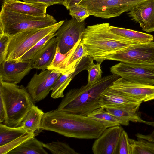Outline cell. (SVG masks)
Masks as SVG:
<instances>
[{"mask_svg": "<svg viewBox=\"0 0 154 154\" xmlns=\"http://www.w3.org/2000/svg\"><path fill=\"white\" fill-rule=\"evenodd\" d=\"M41 129L68 137L91 139L98 138L106 128L101 123L88 116L56 109L44 113Z\"/></svg>", "mask_w": 154, "mask_h": 154, "instance_id": "cell-1", "label": "cell"}, {"mask_svg": "<svg viewBox=\"0 0 154 154\" xmlns=\"http://www.w3.org/2000/svg\"><path fill=\"white\" fill-rule=\"evenodd\" d=\"M110 26L108 23L88 26L82 33L81 41L88 55L97 63H101L110 56L137 44L113 32Z\"/></svg>", "mask_w": 154, "mask_h": 154, "instance_id": "cell-2", "label": "cell"}, {"mask_svg": "<svg viewBox=\"0 0 154 154\" xmlns=\"http://www.w3.org/2000/svg\"><path fill=\"white\" fill-rule=\"evenodd\" d=\"M116 74L106 76L94 83L69 90L63 97L57 110L87 116L100 106L99 101L102 93L119 78Z\"/></svg>", "mask_w": 154, "mask_h": 154, "instance_id": "cell-3", "label": "cell"}, {"mask_svg": "<svg viewBox=\"0 0 154 154\" xmlns=\"http://www.w3.org/2000/svg\"><path fill=\"white\" fill-rule=\"evenodd\" d=\"M0 99L6 113L4 124L13 127L21 126L27 113L35 103L23 85L1 80Z\"/></svg>", "mask_w": 154, "mask_h": 154, "instance_id": "cell-4", "label": "cell"}, {"mask_svg": "<svg viewBox=\"0 0 154 154\" xmlns=\"http://www.w3.org/2000/svg\"><path fill=\"white\" fill-rule=\"evenodd\" d=\"M50 15L43 16L27 15L14 12L2 6L0 13V35L10 37L23 31L47 26L57 23Z\"/></svg>", "mask_w": 154, "mask_h": 154, "instance_id": "cell-5", "label": "cell"}, {"mask_svg": "<svg viewBox=\"0 0 154 154\" xmlns=\"http://www.w3.org/2000/svg\"><path fill=\"white\" fill-rule=\"evenodd\" d=\"M64 21L61 20L47 26L28 29L11 37L5 61H17L42 38L57 32Z\"/></svg>", "mask_w": 154, "mask_h": 154, "instance_id": "cell-6", "label": "cell"}, {"mask_svg": "<svg viewBox=\"0 0 154 154\" xmlns=\"http://www.w3.org/2000/svg\"><path fill=\"white\" fill-rule=\"evenodd\" d=\"M133 64L154 65V42L130 46L106 59Z\"/></svg>", "mask_w": 154, "mask_h": 154, "instance_id": "cell-7", "label": "cell"}, {"mask_svg": "<svg viewBox=\"0 0 154 154\" xmlns=\"http://www.w3.org/2000/svg\"><path fill=\"white\" fill-rule=\"evenodd\" d=\"M112 74L131 82L154 85V65H137L120 62L110 68Z\"/></svg>", "mask_w": 154, "mask_h": 154, "instance_id": "cell-8", "label": "cell"}, {"mask_svg": "<svg viewBox=\"0 0 154 154\" xmlns=\"http://www.w3.org/2000/svg\"><path fill=\"white\" fill-rule=\"evenodd\" d=\"M62 75L58 70L47 69L33 75L26 88L35 103L48 96L55 82Z\"/></svg>", "mask_w": 154, "mask_h": 154, "instance_id": "cell-9", "label": "cell"}, {"mask_svg": "<svg viewBox=\"0 0 154 154\" xmlns=\"http://www.w3.org/2000/svg\"><path fill=\"white\" fill-rule=\"evenodd\" d=\"M85 26V21L79 23L73 18L64 20L56 32L55 36L57 40V47L61 53L67 52L81 38Z\"/></svg>", "mask_w": 154, "mask_h": 154, "instance_id": "cell-10", "label": "cell"}, {"mask_svg": "<svg viewBox=\"0 0 154 154\" xmlns=\"http://www.w3.org/2000/svg\"><path fill=\"white\" fill-rule=\"evenodd\" d=\"M146 0H107L85 7L91 15L104 19L120 16Z\"/></svg>", "mask_w": 154, "mask_h": 154, "instance_id": "cell-11", "label": "cell"}, {"mask_svg": "<svg viewBox=\"0 0 154 154\" xmlns=\"http://www.w3.org/2000/svg\"><path fill=\"white\" fill-rule=\"evenodd\" d=\"M130 97L146 102L154 99V85L130 82L120 77L109 87Z\"/></svg>", "mask_w": 154, "mask_h": 154, "instance_id": "cell-12", "label": "cell"}, {"mask_svg": "<svg viewBox=\"0 0 154 154\" xmlns=\"http://www.w3.org/2000/svg\"><path fill=\"white\" fill-rule=\"evenodd\" d=\"M33 68V61H4L0 63V80L17 84Z\"/></svg>", "mask_w": 154, "mask_h": 154, "instance_id": "cell-13", "label": "cell"}, {"mask_svg": "<svg viewBox=\"0 0 154 154\" xmlns=\"http://www.w3.org/2000/svg\"><path fill=\"white\" fill-rule=\"evenodd\" d=\"M123 129L120 125L106 129L93 143V153L94 154H116L118 142Z\"/></svg>", "mask_w": 154, "mask_h": 154, "instance_id": "cell-14", "label": "cell"}, {"mask_svg": "<svg viewBox=\"0 0 154 154\" xmlns=\"http://www.w3.org/2000/svg\"><path fill=\"white\" fill-rule=\"evenodd\" d=\"M128 12L127 14L140 24L143 31L154 32V0H146Z\"/></svg>", "mask_w": 154, "mask_h": 154, "instance_id": "cell-15", "label": "cell"}, {"mask_svg": "<svg viewBox=\"0 0 154 154\" xmlns=\"http://www.w3.org/2000/svg\"><path fill=\"white\" fill-rule=\"evenodd\" d=\"M143 101L125 95L110 87L101 94L99 103L105 109L133 106L140 105Z\"/></svg>", "mask_w": 154, "mask_h": 154, "instance_id": "cell-16", "label": "cell"}, {"mask_svg": "<svg viewBox=\"0 0 154 154\" xmlns=\"http://www.w3.org/2000/svg\"><path fill=\"white\" fill-rule=\"evenodd\" d=\"M2 6L11 11L36 16H43L46 14L48 5L42 3L29 2L19 0H4Z\"/></svg>", "mask_w": 154, "mask_h": 154, "instance_id": "cell-17", "label": "cell"}, {"mask_svg": "<svg viewBox=\"0 0 154 154\" xmlns=\"http://www.w3.org/2000/svg\"><path fill=\"white\" fill-rule=\"evenodd\" d=\"M140 105L105 109L117 119L121 125H128L129 122L131 121L143 123L154 126V122L146 121L141 117L138 112Z\"/></svg>", "mask_w": 154, "mask_h": 154, "instance_id": "cell-18", "label": "cell"}, {"mask_svg": "<svg viewBox=\"0 0 154 154\" xmlns=\"http://www.w3.org/2000/svg\"><path fill=\"white\" fill-rule=\"evenodd\" d=\"M57 46V40L54 37L32 60L33 68L43 71L47 69L54 57Z\"/></svg>", "mask_w": 154, "mask_h": 154, "instance_id": "cell-19", "label": "cell"}, {"mask_svg": "<svg viewBox=\"0 0 154 154\" xmlns=\"http://www.w3.org/2000/svg\"><path fill=\"white\" fill-rule=\"evenodd\" d=\"M78 61L71 68L62 74L55 82L51 90V97L52 98L57 99L64 97L63 92L65 90L74 78L80 72L76 69Z\"/></svg>", "mask_w": 154, "mask_h": 154, "instance_id": "cell-20", "label": "cell"}, {"mask_svg": "<svg viewBox=\"0 0 154 154\" xmlns=\"http://www.w3.org/2000/svg\"><path fill=\"white\" fill-rule=\"evenodd\" d=\"M44 112L35 105L27 113L22 122L21 125L28 132L36 134L41 130V122Z\"/></svg>", "mask_w": 154, "mask_h": 154, "instance_id": "cell-21", "label": "cell"}, {"mask_svg": "<svg viewBox=\"0 0 154 154\" xmlns=\"http://www.w3.org/2000/svg\"><path fill=\"white\" fill-rule=\"evenodd\" d=\"M113 32L122 37L128 41L136 44L153 42V36L151 34L122 28L110 26Z\"/></svg>", "mask_w": 154, "mask_h": 154, "instance_id": "cell-22", "label": "cell"}, {"mask_svg": "<svg viewBox=\"0 0 154 154\" xmlns=\"http://www.w3.org/2000/svg\"><path fill=\"white\" fill-rule=\"evenodd\" d=\"M43 143L34 137L25 141L7 154H48Z\"/></svg>", "mask_w": 154, "mask_h": 154, "instance_id": "cell-23", "label": "cell"}, {"mask_svg": "<svg viewBox=\"0 0 154 154\" xmlns=\"http://www.w3.org/2000/svg\"><path fill=\"white\" fill-rule=\"evenodd\" d=\"M87 55V48L81 41L76 49L61 63L57 70L63 74L71 68L80 59Z\"/></svg>", "mask_w": 154, "mask_h": 154, "instance_id": "cell-24", "label": "cell"}, {"mask_svg": "<svg viewBox=\"0 0 154 154\" xmlns=\"http://www.w3.org/2000/svg\"><path fill=\"white\" fill-rule=\"evenodd\" d=\"M26 132L21 126L13 127L0 123V146L9 143Z\"/></svg>", "mask_w": 154, "mask_h": 154, "instance_id": "cell-25", "label": "cell"}, {"mask_svg": "<svg viewBox=\"0 0 154 154\" xmlns=\"http://www.w3.org/2000/svg\"><path fill=\"white\" fill-rule=\"evenodd\" d=\"M87 116L100 122L106 128L121 125L116 117L102 107L94 110Z\"/></svg>", "mask_w": 154, "mask_h": 154, "instance_id": "cell-26", "label": "cell"}, {"mask_svg": "<svg viewBox=\"0 0 154 154\" xmlns=\"http://www.w3.org/2000/svg\"><path fill=\"white\" fill-rule=\"evenodd\" d=\"M130 138L132 154H154V142L143 139Z\"/></svg>", "mask_w": 154, "mask_h": 154, "instance_id": "cell-27", "label": "cell"}, {"mask_svg": "<svg viewBox=\"0 0 154 154\" xmlns=\"http://www.w3.org/2000/svg\"><path fill=\"white\" fill-rule=\"evenodd\" d=\"M56 32H51L41 39L17 61H22L29 60H32L36 55L45 47L50 40L55 36Z\"/></svg>", "mask_w": 154, "mask_h": 154, "instance_id": "cell-28", "label": "cell"}, {"mask_svg": "<svg viewBox=\"0 0 154 154\" xmlns=\"http://www.w3.org/2000/svg\"><path fill=\"white\" fill-rule=\"evenodd\" d=\"M43 146L53 154H77L79 153L65 143L60 141H53L45 143Z\"/></svg>", "mask_w": 154, "mask_h": 154, "instance_id": "cell-29", "label": "cell"}, {"mask_svg": "<svg viewBox=\"0 0 154 154\" xmlns=\"http://www.w3.org/2000/svg\"><path fill=\"white\" fill-rule=\"evenodd\" d=\"M34 133L26 132L20 136L9 143L0 146V154H7L10 151L17 147L28 140L33 138L35 136Z\"/></svg>", "mask_w": 154, "mask_h": 154, "instance_id": "cell-30", "label": "cell"}, {"mask_svg": "<svg viewBox=\"0 0 154 154\" xmlns=\"http://www.w3.org/2000/svg\"><path fill=\"white\" fill-rule=\"evenodd\" d=\"M80 39L76 43L74 47L67 52L63 54L60 52L59 48L57 46L56 52L51 63L47 67L48 70H57L61 63L70 54L73 52L77 48L81 41Z\"/></svg>", "mask_w": 154, "mask_h": 154, "instance_id": "cell-31", "label": "cell"}, {"mask_svg": "<svg viewBox=\"0 0 154 154\" xmlns=\"http://www.w3.org/2000/svg\"><path fill=\"white\" fill-rule=\"evenodd\" d=\"M116 154H132L130 138L124 129L122 131L119 140Z\"/></svg>", "mask_w": 154, "mask_h": 154, "instance_id": "cell-32", "label": "cell"}, {"mask_svg": "<svg viewBox=\"0 0 154 154\" xmlns=\"http://www.w3.org/2000/svg\"><path fill=\"white\" fill-rule=\"evenodd\" d=\"M101 63L97 62L95 64L93 61L91 63L87 70L88 72V84H93L102 78Z\"/></svg>", "mask_w": 154, "mask_h": 154, "instance_id": "cell-33", "label": "cell"}, {"mask_svg": "<svg viewBox=\"0 0 154 154\" xmlns=\"http://www.w3.org/2000/svg\"><path fill=\"white\" fill-rule=\"evenodd\" d=\"M69 10V15L72 18H75L79 23L84 21L91 15L89 11L86 8L78 5L71 7Z\"/></svg>", "mask_w": 154, "mask_h": 154, "instance_id": "cell-34", "label": "cell"}, {"mask_svg": "<svg viewBox=\"0 0 154 154\" xmlns=\"http://www.w3.org/2000/svg\"><path fill=\"white\" fill-rule=\"evenodd\" d=\"M10 38L5 35H0V63L5 60Z\"/></svg>", "mask_w": 154, "mask_h": 154, "instance_id": "cell-35", "label": "cell"}, {"mask_svg": "<svg viewBox=\"0 0 154 154\" xmlns=\"http://www.w3.org/2000/svg\"><path fill=\"white\" fill-rule=\"evenodd\" d=\"M29 2L42 3L48 5V7L55 4H62L64 0H23Z\"/></svg>", "mask_w": 154, "mask_h": 154, "instance_id": "cell-36", "label": "cell"}, {"mask_svg": "<svg viewBox=\"0 0 154 154\" xmlns=\"http://www.w3.org/2000/svg\"><path fill=\"white\" fill-rule=\"evenodd\" d=\"M82 0H64L62 5L69 10L71 7L78 5Z\"/></svg>", "mask_w": 154, "mask_h": 154, "instance_id": "cell-37", "label": "cell"}, {"mask_svg": "<svg viewBox=\"0 0 154 154\" xmlns=\"http://www.w3.org/2000/svg\"><path fill=\"white\" fill-rule=\"evenodd\" d=\"M106 0H82L78 5L85 7Z\"/></svg>", "mask_w": 154, "mask_h": 154, "instance_id": "cell-38", "label": "cell"}, {"mask_svg": "<svg viewBox=\"0 0 154 154\" xmlns=\"http://www.w3.org/2000/svg\"><path fill=\"white\" fill-rule=\"evenodd\" d=\"M136 136L138 138L143 139L154 142V130L148 134L144 135L138 133L136 134Z\"/></svg>", "mask_w": 154, "mask_h": 154, "instance_id": "cell-39", "label": "cell"}, {"mask_svg": "<svg viewBox=\"0 0 154 154\" xmlns=\"http://www.w3.org/2000/svg\"><path fill=\"white\" fill-rule=\"evenodd\" d=\"M6 119V113L2 100L0 99V123H4Z\"/></svg>", "mask_w": 154, "mask_h": 154, "instance_id": "cell-40", "label": "cell"}, {"mask_svg": "<svg viewBox=\"0 0 154 154\" xmlns=\"http://www.w3.org/2000/svg\"><path fill=\"white\" fill-rule=\"evenodd\" d=\"M1 0V1H4V0Z\"/></svg>", "mask_w": 154, "mask_h": 154, "instance_id": "cell-41", "label": "cell"}]
</instances>
